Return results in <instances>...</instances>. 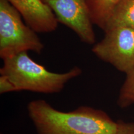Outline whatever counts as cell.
I'll return each mask as SVG.
<instances>
[{
	"instance_id": "5b68a950",
	"label": "cell",
	"mask_w": 134,
	"mask_h": 134,
	"mask_svg": "<svg viewBox=\"0 0 134 134\" xmlns=\"http://www.w3.org/2000/svg\"><path fill=\"white\" fill-rule=\"evenodd\" d=\"M53 13L58 23L68 27L80 40L96 43L93 23L87 0H42Z\"/></svg>"
},
{
	"instance_id": "7c38bea8",
	"label": "cell",
	"mask_w": 134,
	"mask_h": 134,
	"mask_svg": "<svg viewBox=\"0 0 134 134\" xmlns=\"http://www.w3.org/2000/svg\"><path fill=\"white\" fill-rule=\"evenodd\" d=\"M1 134H2V133H1Z\"/></svg>"
},
{
	"instance_id": "6da1fadb",
	"label": "cell",
	"mask_w": 134,
	"mask_h": 134,
	"mask_svg": "<svg viewBox=\"0 0 134 134\" xmlns=\"http://www.w3.org/2000/svg\"><path fill=\"white\" fill-rule=\"evenodd\" d=\"M27 109L38 134H116L117 122L104 110L88 105L63 112L36 99Z\"/></svg>"
},
{
	"instance_id": "8992f818",
	"label": "cell",
	"mask_w": 134,
	"mask_h": 134,
	"mask_svg": "<svg viewBox=\"0 0 134 134\" xmlns=\"http://www.w3.org/2000/svg\"><path fill=\"white\" fill-rule=\"evenodd\" d=\"M37 32H51L58 27V22L50 8L42 0H7Z\"/></svg>"
},
{
	"instance_id": "ba28073f",
	"label": "cell",
	"mask_w": 134,
	"mask_h": 134,
	"mask_svg": "<svg viewBox=\"0 0 134 134\" xmlns=\"http://www.w3.org/2000/svg\"><path fill=\"white\" fill-rule=\"evenodd\" d=\"M115 24L125 25L134 29V0H120L117 3L105 27Z\"/></svg>"
},
{
	"instance_id": "52a82bcc",
	"label": "cell",
	"mask_w": 134,
	"mask_h": 134,
	"mask_svg": "<svg viewBox=\"0 0 134 134\" xmlns=\"http://www.w3.org/2000/svg\"><path fill=\"white\" fill-rule=\"evenodd\" d=\"M120 0H87L93 24L104 30L115 6Z\"/></svg>"
},
{
	"instance_id": "277c9868",
	"label": "cell",
	"mask_w": 134,
	"mask_h": 134,
	"mask_svg": "<svg viewBox=\"0 0 134 134\" xmlns=\"http://www.w3.org/2000/svg\"><path fill=\"white\" fill-rule=\"evenodd\" d=\"M104 31V37L93 45L92 52L100 60L127 74L134 67V29L115 24Z\"/></svg>"
},
{
	"instance_id": "9c48e42d",
	"label": "cell",
	"mask_w": 134,
	"mask_h": 134,
	"mask_svg": "<svg viewBox=\"0 0 134 134\" xmlns=\"http://www.w3.org/2000/svg\"><path fill=\"white\" fill-rule=\"evenodd\" d=\"M126 75L117 99V105L123 109L134 104V67Z\"/></svg>"
},
{
	"instance_id": "7a4b0ae2",
	"label": "cell",
	"mask_w": 134,
	"mask_h": 134,
	"mask_svg": "<svg viewBox=\"0 0 134 134\" xmlns=\"http://www.w3.org/2000/svg\"><path fill=\"white\" fill-rule=\"evenodd\" d=\"M0 75L13 82L17 91H28L42 94L61 92L71 80L81 75L82 70L75 66L65 73H54L35 62L27 52L3 60Z\"/></svg>"
},
{
	"instance_id": "8fae6325",
	"label": "cell",
	"mask_w": 134,
	"mask_h": 134,
	"mask_svg": "<svg viewBox=\"0 0 134 134\" xmlns=\"http://www.w3.org/2000/svg\"><path fill=\"white\" fill-rule=\"evenodd\" d=\"M117 123L116 134H134V122H127L119 120Z\"/></svg>"
},
{
	"instance_id": "30bf717a",
	"label": "cell",
	"mask_w": 134,
	"mask_h": 134,
	"mask_svg": "<svg viewBox=\"0 0 134 134\" xmlns=\"http://www.w3.org/2000/svg\"><path fill=\"white\" fill-rule=\"evenodd\" d=\"M17 91V90L13 82L7 76L0 75V94L11 93Z\"/></svg>"
},
{
	"instance_id": "3957f363",
	"label": "cell",
	"mask_w": 134,
	"mask_h": 134,
	"mask_svg": "<svg viewBox=\"0 0 134 134\" xmlns=\"http://www.w3.org/2000/svg\"><path fill=\"white\" fill-rule=\"evenodd\" d=\"M44 46L37 32L21 19L7 0H0V57L2 60L24 52L40 54Z\"/></svg>"
}]
</instances>
